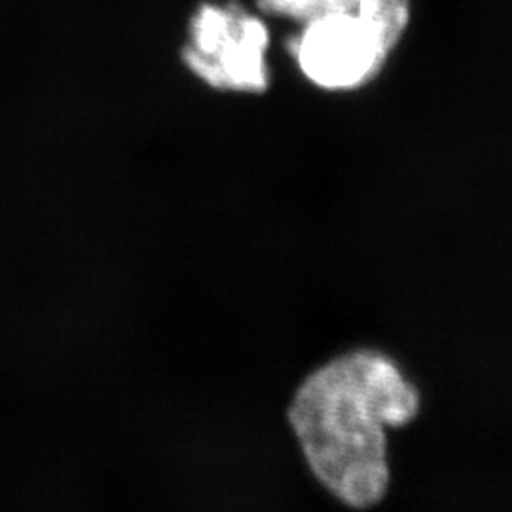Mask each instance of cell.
Returning <instances> with one entry per match:
<instances>
[{"label":"cell","mask_w":512,"mask_h":512,"mask_svg":"<svg viewBox=\"0 0 512 512\" xmlns=\"http://www.w3.org/2000/svg\"><path fill=\"white\" fill-rule=\"evenodd\" d=\"M418 410V389L389 357L353 351L300 385L289 420L315 476L349 507L366 509L389 484L385 429Z\"/></svg>","instance_id":"6da1fadb"},{"label":"cell","mask_w":512,"mask_h":512,"mask_svg":"<svg viewBox=\"0 0 512 512\" xmlns=\"http://www.w3.org/2000/svg\"><path fill=\"white\" fill-rule=\"evenodd\" d=\"M403 33L363 12H327L300 23L287 50L313 86L348 92L372 82Z\"/></svg>","instance_id":"7a4b0ae2"},{"label":"cell","mask_w":512,"mask_h":512,"mask_svg":"<svg viewBox=\"0 0 512 512\" xmlns=\"http://www.w3.org/2000/svg\"><path fill=\"white\" fill-rule=\"evenodd\" d=\"M270 29L238 2H203L188 23L181 50L186 69L220 92L264 93L270 88Z\"/></svg>","instance_id":"3957f363"},{"label":"cell","mask_w":512,"mask_h":512,"mask_svg":"<svg viewBox=\"0 0 512 512\" xmlns=\"http://www.w3.org/2000/svg\"><path fill=\"white\" fill-rule=\"evenodd\" d=\"M256 6L266 16L291 19L296 23L338 10L363 12L382 19L403 35L412 18V0H256Z\"/></svg>","instance_id":"277c9868"}]
</instances>
